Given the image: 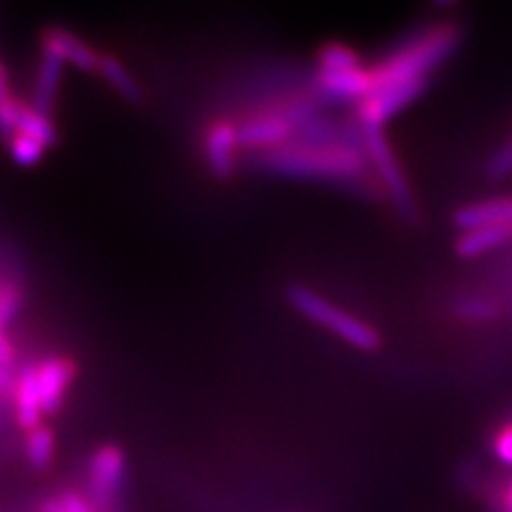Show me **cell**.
Returning a JSON list of instances; mask_svg holds the SVG:
<instances>
[{"mask_svg": "<svg viewBox=\"0 0 512 512\" xmlns=\"http://www.w3.org/2000/svg\"><path fill=\"white\" fill-rule=\"evenodd\" d=\"M250 163L256 171L278 175V178L348 186L363 184L372 167L370 158L361 150L303 146L297 141H288L284 146L263 152H252Z\"/></svg>", "mask_w": 512, "mask_h": 512, "instance_id": "obj_1", "label": "cell"}, {"mask_svg": "<svg viewBox=\"0 0 512 512\" xmlns=\"http://www.w3.org/2000/svg\"><path fill=\"white\" fill-rule=\"evenodd\" d=\"M461 43V30L455 24H438L423 35L410 39L378 64L370 67L372 84L387 86L414 79H429V73L451 58Z\"/></svg>", "mask_w": 512, "mask_h": 512, "instance_id": "obj_2", "label": "cell"}, {"mask_svg": "<svg viewBox=\"0 0 512 512\" xmlns=\"http://www.w3.org/2000/svg\"><path fill=\"white\" fill-rule=\"evenodd\" d=\"M286 297L301 316L310 318L312 323L338 335L346 344L367 352L380 346V335L372 325H367L365 320L338 308L329 299L320 297L306 284H291L286 288Z\"/></svg>", "mask_w": 512, "mask_h": 512, "instance_id": "obj_3", "label": "cell"}, {"mask_svg": "<svg viewBox=\"0 0 512 512\" xmlns=\"http://www.w3.org/2000/svg\"><path fill=\"white\" fill-rule=\"evenodd\" d=\"M365 133V152L367 158H370V165L374 173L378 175V180L382 188L389 192V197L393 205L397 207V212L410 218L414 214V199H412V190L406 180V173L399 165V160L391 148V143L384 135V126H374L367 124L363 126Z\"/></svg>", "mask_w": 512, "mask_h": 512, "instance_id": "obj_4", "label": "cell"}, {"mask_svg": "<svg viewBox=\"0 0 512 512\" xmlns=\"http://www.w3.org/2000/svg\"><path fill=\"white\" fill-rule=\"evenodd\" d=\"M126 480V455L120 446L105 444L96 448L88 461V495L94 512H111L120 502Z\"/></svg>", "mask_w": 512, "mask_h": 512, "instance_id": "obj_5", "label": "cell"}, {"mask_svg": "<svg viewBox=\"0 0 512 512\" xmlns=\"http://www.w3.org/2000/svg\"><path fill=\"white\" fill-rule=\"evenodd\" d=\"M429 79H414V82H399L376 86L365 99L357 105V120L367 126H384V122L393 116L402 114L406 107H410L421 94L427 90Z\"/></svg>", "mask_w": 512, "mask_h": 512, "instance_id": "obj_6", "label": "cell"}, {"mask_svg": "<svg viewBox=\"0 0 512 512\" xmlns=\"http://www.w3.org/2000/svg\"><path fill=\"white\" fill-rule=\"evenodd\" d=\"M295 137V128L288 124L276 109L265 107L237 124V141L248 150H271L284 146Z\"/></svg>", "mask_w": 512, "mask_h": 512, "instance_id": "obj_7", "label": "cell"}, {"mask_svg": "<svg viewBox=\"0 0 512 512\" xmlns=\"http://www.w3.org/2000/svg\"><path fill=\"white\" fill-rule=\"evenodd\" d=\"M370 69L359 71H316L312 90L325 105L361 103L372 92Z\"/></svg>", "mask_w": 512, "mask_h": 512, "instance_id": "obj_8", "label": "cell"}, {"mask_svg": "<svg viewBox=\"0 0 512 512\" xmlns=\"http://www.w3.org/2000/svg\"><path fill=\"white\" fill-rule=\"evenodd\" d=\"M237 126L218 120L210 128H207L205 139H203V152H205V163L210 173L216 180H229L237 169Z\"/></svg>", "mask_w": 512, "mask_h": 512, "instance_id": "obj_9", "label": "cell"}, {"mask_svg": "<svg viewBox=\"0 0 512 512\" xmlns=\"http://www.w3.org/2000/svg\"><path fill=\"white\" fill-rule=\"evenodd\" d=\"M75 374V363L67 357L54 355L37 365V382L45 416H52L62 408Z\"/></svg>", "mask_w": 512, "mask_h": 512, "instance_id": "obj_10", "label": "cell"}, {"mask_svg": "<svg viewBox=\"0 0 512 512\" xmlns=\"http://www.w3.org/2000/svg\"><path fill=\"white\" fill-rule=\"evenodd\" d=\"M41 47L56 52L64 62L73 64L75 69L84 73H99L101 54L94 50V47L77 37L73 30L62 28V26H50L43 30L41 35Z\"/></svg>", "mask_w": 512, "mask_h": 512, "instance_id": "obj_11", "label": "cell"}, {"mask_svg": "<svg viewBox=\"0 0 512 512\" xmlns=\"http://www.w3.org/2000/svg\"><path fill=\"white\" fill-rule=\"evenodd\" d=\"M13 412H15V423L26 434L32 429L41 427L43 423V404H41V393H39V382H37V365H24L20 374L15 376L13 382Z\"/></svg>", "mask_w": 512, "mask_h": 512, "instance_id": "obj_12", "label": "cell"}, {"mask_svg": "<svg viewBox=\"0 0 512 512\" xmlns=\"http://www.w3.org/2000/svg\"><path fill=\"white\" fill-rule=\"evenodd\" d=\"M453 222L461 233L487 227H512V197H491L463 205L455 212Z\"/></svg>", "mask_w": 512, "mask_h": 512, "instance_id": "obj_13", "label": "cell"}, {"mask_svg": "<svg viewBox=\"0 0 512 512\" xmlns=\"http://www.w3.org/2000/svg\"><path fill=\"white\" fill-rule=\"evenodd\" d=\"M64 60L47 47H41L39 69L35 75V86H32V107L45 116H52L56 107L60 79H62Z\"/></svg>", "mask_w": 512, "mask_h": 512, "instance_id": "obj_14", "label": "cell"}, {"mask_svg": "<svg viewBox=\"0 0 512 512\" xmlns=\"http://www.w3.org/2000/svg\"><path fill=\"white\" fill-rule=\"evenodd\" d=\"M512 237V227H487V229H474L461 233L455 252L461 256V259H478L487 252H493L495 248L504 246L508 239Z\"/></svg>", "mask_w": 512, "mask_h": 512, "instance_id": "obj_15", "label": "cell"}, {"mask_svg": "<svg viewBox=\"0 0 512 512\" xmlns=\"http://www.w3.org/2000/svg\"><path fill=\"white\" fill-rule=\"evenodd\" d=\"M99 73L105 77V82L120 94L126 103L139 105L143 103V90L139 86L133 73L126 69V64L116 58L114 54H101V64H99Z\"/></svg>", "mask_w": 512, "mask_h": 512, "instance_id": "obj_16", "label": "cell"}, {"mask_svg": "<svg viewBox=\"0 0 512 512\" xmlns=\"http://www.w3.org/2000/svg\"><path fill=\"white\" fill-rule=\"evenodd\" d=\"M15 124H18V135H26L43 143L45 148H52L58 143V131L50 116L41 114L32 105L18 103V116H15Z\"/></svg>", "mask_w": 512, "mask_h": 512, "instance_id": "obj_17", "label": "cell"}, {"mask_svg": "<svg viewBox=\"0 0 512 512\" xmlns=\"http://www.w3.org/2000/svg\"><path fill=\"white\" fill-rule=\"evenodd\" d=\"M365 69L361 56L344 43H327L318 50L316 71H359Z\"/></svg>", "mask_w": 512, "mask_h": 512, "instance_id": "obj_18", "label": "cell"}, {"mask_svg": "<svg viewBox=\"0 0 512 512\" xmlns=\"http://www.w3.org/2000/svg\"><path fill=\"white\" fill-rule=\"evenodd\" d=\"M56 455V436L50 427H37L26 434V457L35 470H45L52 466Z\"/></svg>", "mask_w": 512, "mask_h": 512, "instance_id": "obj_19", "label": "cell"}, {"mask_svg": "<svg viewBox=\"0 0 512 512\" xmlns=\"http://www.w3.org/2000/svg\"><path fill=\"white\" fill-rule=\"evenodd\" d=\"M9 154L15 160V165L20 167H35L41 163L45 154V146L37 139L26 137V135H15L9 141Z\"/></svg>", "mask_w": 512, "mask_h": 512, "instance_id": "obj_20", "label": "cell"}, {"mask_svg": "<svg viewBox=\"0 0 512 512\" xmlns=\"http://www.w3.org/2000/svg\"><path fill=\"white\" fill-rule=\"evenodd\" d=\"M22 310V288L13 282H0V329H5Z\"/></svg>", "mask_w": 512, "mask_h": 512, "instance_id": "obj_21", "label": "cell"}, {"mask_svg": "<svg viewBox=\"0 0 512 512\" xmlns=\"http://www.w3.org/2000/svg\"><path fill=\"white\" fill-rule=\"evenodd\" d=\"M485 175L491 182H502L512 175V135L502 143V148L495 152L485 165Z\"/></svg>", "mask_w": 512, "mask_h": 512, "instance_id": "obj_22", "label": "cell"}, {"mask_svg": "<svg viewBox=\"0 0 512 512\" xmlns=\"http://www.w3.org/2000/svg\"><path fill=\"white\" fill-rule=\"evenodd\" d=\"M457 314L466 320H491L498 314V306L485 297H466L459 301Z\"/></svg>", "mask_w": 512, "mask_h": 512, "instance_id": "obj_23", "label": "cell"}, {"mask_svg": "<svg viewBox=\"0 0 512 512\" xmlns=\"http://www.w3.org/2000/svg\"><path fill=\"white\" fill-rule=\"evenodd\" d=\"M491 451L500 463L512 468V419L495 429L491 438Z\"/></svg>", "mask_w": 512, "mask_h": 512, "instance_id": "obj_24", "label": "cell"}, {"mask_svg": "<svg viewBox=\"0 0 512 512\" xmlns=\"http://www.w3.org/2000/svg\"><path fill=\"white\" fill-rule=\"evenodd\" d=\"M495 512H512V480L504 483L493 495Z\"/></svg>", "mask_w": 512, "mask_h": 512, "instance_id": "obj_25", "label": "cell"}, {"mask_svg": "<svg viewBox=\"0 0 512 512\" xmlns=\"http://www.w3.org/2000/svg\"><path fill=\"white\" fill-rule=\"evenodd\" d=\"M13 359H15V348H13V344L9 342V338L5 335V329H0V363L11 367Z\"/></svg>", "mask_w": 512, "mask_h": 512, "instance_id": "obj_26", "label": "cell"}, {"mask_svg": "<svg viewBox=\"0 0 512 512\" xmlns=\"http://www.w3.org/2000/svg\"><path fill=\"white\" fill-rule=\"evenodd\" d=\"M15 376H11V367L0 363V391H13Z\"/></svg>", "mask_w": 512, "mask_h": 512, "instance_id": "obj_27", "label": "cell"}, {"mask_svg": "<svg viewBox=\"0 0 512 512\" xmlns=\"http://www.w3.org/2000/svg\"><path fill=\"white\" fill-rule=\"evenodd\" d=\"M453 3H457V0H434L436 7H451Z\"/></svg>", "mask_w": 512, "mask_h": 512, "instance_id": "obj_28", "label": "cell"}]
</instances>
